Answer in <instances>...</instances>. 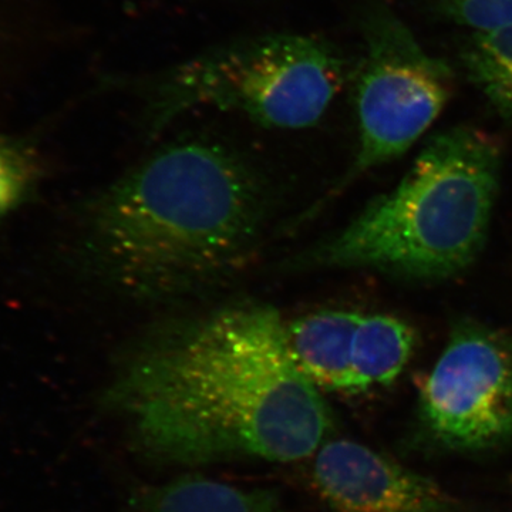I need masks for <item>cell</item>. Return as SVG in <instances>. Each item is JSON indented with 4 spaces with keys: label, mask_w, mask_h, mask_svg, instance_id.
<instances>
[{
    "label": "cell",
    "mask_w": 512,
    "mask_h": 512,
    "mask_svg": "<svg viewBox=\"0 0 512 512\" xmlns=\"http://www.w3.org/2000/svg\"><path fill=\"white\" fill-rule=\"evenodd\" d=\"M103 406L148 460L204 466L318 453L332 426L320 389L296 366L285 320L241 303L153 333L124 356Z\"/></svg>",
    "instance_id": "1"
},
{
    "label": "cell",
    "mask_w": 512,
    "mask_h": 512,
    "mask_svg": "<svg viewBox=\"0 0 512 512\" xmlns=\"http://www.w3.org/2000/svg\"><path fill=\"white\" fill-rule=\"evenodd\" d=\"M268 211L265 184L247 161L220 144L180 141L86 205L80 254L124 295L170 301L244 268Z\"/></svg>",
    "instance_id": "2"
},
{
    "label": "cell",
    "mask_w": 512,
    "mask_h": 512,
    "mask_svg": "<svg viewBox=\"0 0 512 512\" xmlns=\"http://www.w3.org/2000/svg\"><path fill=\"white\" fill-rule=\"evenodd\" d=\"M501 147L473 127L427 141L394 190L291 261L293 269H372L407 281L466 271L483 251L500 181Z\"/></svg>",
    "instance_id": "3"
},
{
    "label": "cell",
    "mask_w": 512,
    "mask_h": 512,
    "mask_svg": "<svg viewBox=\"0 0 512 512\" xmlns=\"http://www.w3.org/2000/svg\"><path fill=\"white\" fill-rule=\"evenodd\" d=\"M345 60L320 37L271 33L215 47L144 79L128 80L160 131L197 107L244 114L264 127L301 130L335 99Z\"/></svg>",
    "instance_id": "4"
},
{
    "label": "cell",
    "mask_w": 512,
    "mask_h": 512,
    "mask_svg": "<svg viewBox=\"0 0 512 512\" xmlns=\"http://www.w3.org/2000/svg\"><path fill=\"white\" fill-rule=\"evenodd\" d=\"M366 52L357 77L359 148L332 195L372 168L403 156L440 116L453 92L446 60L430 56L384 3L363 13Z\"/></svg>",
    "instance_id": "5"
},
{
    "label": "cell",
    "mask_w": 512,
    "mask_h": 512,
    "mask_svg": "<svg viewBox=\"0 0 512 512\" xmlns=\"http://www.w3.org/2000/svg\"><path fill=\"white\" fill-rule=\"evenodd\" d=\"M419 393V426L434 447L483 453L512 441V333L458 323Z\"/></svg>",
    "instance_id": "6"
},
{
    "label": "cell",
    "mask_w": 512,
    "mask_h": 512,
    "mask_svg": "<svg viewBox=\"0 0 512 512\" xmlns=\"http://www.w3.org/2000/svg\"><path fill=\"white\" fill-rule=\"evenodd\" d=\"M313 478L329 512H461L439 484L353 440L323 443Z\"/></svg>",
    "instance_id": "7"
},
{
    "label": "cell",
    "mask_w": 512,
    "mask_h": 512,
    "mask_svg": "<svg viewBox=\"0 0 512 512\" xmlns=\"http://www.w3.org/2000/svg\"><path fill=\"white\" fill-rule=\"evenodd\" d=\"M362 313L328 309L285 323L296 366L320 390L357 393L353 342Z\"/></svg>",
    "instance_id": "8"
},
{
    "label": "cell",
    "mask_w": 512,
    "mask_h": 512,
    "mask_svg": "<svg viewBox=\"0 0 512 512\" xmlns=\"http://www.w3.org/2000/svg\"><path fill=\"white\" fill-rule=\"evenodd\" d=\"M134 512H291L268 490H247L201 476H184L143 491Z\"/></svg>",
    "instance_id": "9"
},
{
    "label": "cell",
    "mask_w": 512,
    "mask_h": 512,
    "mask_svg": "<svg viewBox=\"0 0 512 512\" xmlns=\"http://www.w3.org/2000/svg\"><path fill=\"white\" fill-rule=\"evenodd\" d=\"M416 338L403 320L387 315H362L353 342L356 392L386 386L403 372Z\"/></svg>",
    "instance_id": "10"
},
{
    "label": "cell",
    "mask_w": 512,
    "mask_h": 512,
    "mask_svg": "<svg viewBox=\"0 0 512 512\" xmlns=\"http://www.w3.org/2000/svg\"><path fill=\"white\" fill-rule=\"evenodd\" d=\"M460 60L498 116L512 121V25L468 37Z\"/></svg>",
    "instance_id": "11"
},
{
    "label": "cell",
    "mask_w": 512,
    "mask_h": 512,
    "mask_svg": "<svg viewBox=\"0 0 512 512\" xmlns=\"http://www.w3.org/2000/svg\"><path fill=\"white\" fill-rule=\"evenodd\" d=\"M37 168L29 151L0 137V217L19 207L35 185Z\"/></svg>",
    "instance_id": "12"
},
{
    "label": "cell",
    "mask_w": 512,
    "mask_h": 512,
    "mask_svg": "<svg viewBox=\"0 0 512 512\" xmlns=\"http://www.w3.org/2000/svg\"><path fill=\"white\" fill-rule=\"evenodd\" d=\"M433 8L444 19L474 33L512 25V0H433Z\"/></svg>",
    "instance_id": "13"
}]
</instances>
